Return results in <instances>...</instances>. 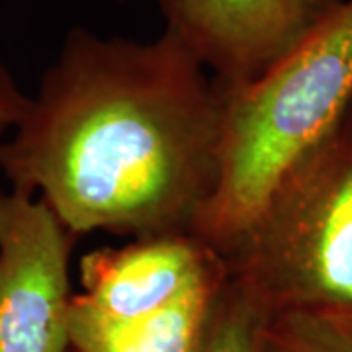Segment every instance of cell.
<instances>
[{
  "instance_id": "obj_8",
  "label": "cell",
  "mask_w": 352,
  "mask_h": 352,
  "mask_svg": "<svg viewBox=\"0 0 352 352\" xmlns=\"http://www.w3.org/2000/svg\"><path fill=\"white\" fill-rule=\"evenodd\" d=\"M263 352H352V314L272 315L263 331Z\"/></svg>"
},
{
  "instance_id": "obj_4",
  "label": "cell",
  "mask_w": 352,
  "mask_h": 352,
  "mask_svg": "<svg viewBox=\"0 0 352 352\" xmlns=\"http://www.w3.org/2000/svg\"><path fill=\"white\" fill-rule=\"evenodd\" d=\"M76 239L38 196L0 190V352L71 351Z\"/></svg>"
},
{
  "instance_id": "obj_11",
  "label": "cell",
  "mask_w": 352,
  "mask_h": 352,
  "mask_svg": "<svg viewBox=\"0 0 352 352\" xmlns=\"http://www.w3.org/2000/svg\"><path fill=\"white\" fill-rule=\"evenodd\" d=\"M8 129H10V127L6 126L4 122H0V147H2V143H4V139H6V133H8Z\"/></svg>"
},
{
  "instance_id": "obj_1",
  "label": "cell",
  "mask_w": 352,
  "mask_h": 352,
  "mask_svg": "<svg viewBox=\"0 0 352 352\" xmlns=\"http://www.w3.org/2000/svg\"><path fill=\"white\" fill-rule=\"evenodd\" d=\"M219 138L217 82L175 34L135 41L73 28L4 139L0 170L76 237L194 235Z\"/></svg>"
},
{
  "instance_id": "obj_2",
  "label": "cell",
  "mask_w": 352,
  "mask_h": 352,
  "mask_svg": "<svg viewBox=\"0 0 352 352\" xmlns=\"http://www.w3.org/2000/svg\"><path fill=\"white\" fill-rule=\"evenodd\" d=\"M215 82L217 184L194 235L223 256L282 176L352 110V0L263 75Z\"/></svg>"
},
{
  "instance_id": "obj_10",
  "label": "cell",
  "mask_w": 352,
  "mask_h": 352,
  "mask_svg": "<svg viewBox=\"0 0 352 352\" xmlns=\"http://www.w3.org/2000/svg\"><path fill=\"white\" fill-rule=\"evenodd\" d=\"M28 104L30 94L22 90L8 67L0 63V122L12 129L24 118Z\"/></svg>"
},
{
  "instance_id": "obj_3",
  "label": "cell",
  "mask_w": 352,
  "mask_h": 352,
  "mask_svg": "<svg viewBox=\"0 0 352 352\" xmlns=\"http://www.w3.org/2000/svg\"><path fill=\"white\" fill-rule=\"evenodd\" d=\"M223 258L270 317L352 314V110L282 176Z\"/></svg>"
},
{
  "instance_id": "obj_6",
  "label": "cell",
  "mask_w": 352,
  "mask_h": 352,
  "mask_svg": "<svg viewBox=\"0 0 352 352\" xmlns=\"http://www.w3.org/2000/svg\"><path fill=\"white\" fill-rule=\"evenodd\" d=\"M223 266L226 258L196 235L102 247L80 258L82 292L75 294L73 305L106 321H133L163 309Z\"/></svg>"
},
{
  "instance_id": "obj_7",
  "label": "cell",
  "mask_w": 352,
  "mask_h": 352,
  "mask_svg": "<svg viewBox=\"0 0 352 352\" xmlns=\"http://www.w3.org/2000/svg\"><path fill=\"white\" fill-rule=\"evenodd\" d=\"M227 264L155 314L106 321L71 305L73 352H204L227 286Z\"/></svg>"
},
{
  "instance_id": "obj_9",
  "label": "cell",
  "mask_w": 352,
  "mask_h": 352,
  "mask_svg": "<svg viewBox=\"0 0 352 352\" xmlns=\"http://www.w3.org/2000/svg\"><path fill=\"white\" fill-rule=\"evenodd\" d=\"M270 314L227 278L204 352H263V331Z\"/></svg>"
},
{
  "instance_id": "obj_5",
  "label": "cell",
  "mask_w": 352,
  "mask_h": 352,
  "mask_svg": "<svg viewBox=\"0 0 352 352\" xmlns=\"http://www.w3.org/2000/svg\"><path fill=\"white\" fill-rule=\"evenodd\" d=\"M344 0H157L166 32L229 85L263 75Z\"/></svg>"
}]
</instances>
